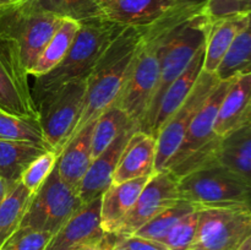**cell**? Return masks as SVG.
<instances>
[{"label":"cell","instance_id":"cell-1","mask_svg":"<svg viewBox=\"0 0 251 250\" xmlns=\"http://www.w3.org/2000/svg\"><path fill=\"white\" fill-rule=\"evenodd\" d=\"M142 27L123 26L107 44L86 77L82 113L70 139L83 129L86 124L95 120L103 110L114 104L135 55L142 44Z\"/></svg>","mask_w":251,"mask_h":250},{"label":"cell","instance_id":"cell-2","mask_svg":"<svg viewBox=\"0 0 251 250\" xmlns=\"http://www.w3.org/2000/svg\"><path fill=\"white\" fill-rule=\"evenodd\" d=\"M78 24L75 39L63 60L48 74L34 78L32 95L36 104L69 81L86 77L110 39L123 27L102 16Z\"/></svg>","mask_w":251,"mask_h":250},{"label":"cell","instance_id":"cell-3","mask_svg":"<svg viewBox=\"0 0 251 250\" xmlns=\"http://www.w3.org/2000/svg\"><path fill=\"white\" fill-rule=\"evenodd\" d=\"M178 193L179 198L198 208H250V181L217 162L179 176Z\"/></svg>","mask_w":251,"mask_h":250},{"label":"cell","instance_id":"cell-4","mask_svg":"<svg viewBox=\"0 0 251 250\" xmlns=\"http://www.w3.org/2000/svg\"><path fill=\"white\" fill-rule=\"evenodd\" d=\"M63 19L22 0L0 6V38L11 42L29 74Z\"/></svg>","mask_w":251,"mask_h":250},{"label":"cell","instance_id":"cell-5","mask_svg":"<svg viewBox=\"0 0 251 250\" xmlns=\"http://www.w3.org/2000/svg\"><path fill=\"white\" fill-rule=\"evenodd\" d=\"M83 206L77 190L59 176L56 167L32 195L20 227L53 235Z\"/></svg>","mask_w":251,"mask_h":250},{"label":"cell","instance_id":"cell-6","mask_svg":"<svg viewBox=\"0 0 251 250\" xmlns=\"http://www.w3.org/2000/svg\"><path fill=\"white\" fill-rule=\"evenodd\" d=\"M86 77L69 81L37 103L46 144L56 154L73 135L82 113Z\"/></svg>","mask_w":251,"mask_h":250},{"label":"cell","instance_id":"cell-7","mask_svg":"<svg viewBox=\"0 0 251 250\" xmlns=\"http://www.w3.org/2000/svg\"><path fill=\"white\" fill-rule=\"evenodd\" d=\"M249 237V207L199 208L196 237L189 250H237Z\"/></svg>","mask_w":251,"mask_h":250},{"label":"cell","instance_id":"cell-8","mask_svg":"<svg viewBox=\"0 0 251 250\" xmlns=\"http://www.w3.org/2000/svg\"><path fill=\"white\" fill-rule=\"evenodd\" d=\"M144 36V34H142ZM159 80V61L154 46L145 41L135 55L114 104L137 125L144 120Z\"/></svg>","mask_w":251,"mask_h":250},{"label":"cell","instance_id":"cell-9","mask_svg":"<svg viewBox=\"0 0 251 250\" xmlns=\"http://www.w3.org/2000/svg\"><path fill=\"white\" fill-rule=\"evenodd\" d=\"M217 76L213 73H202L199 76L193 90L183 103L176 109V112L164 122L156 136L157 149L154 159V172L166 169L172 157L178 151L183 142L184 136L193 122L194 117L201 105L208 97L218 82Z\"/></svg>","mask_w":251,"mask_h":250},{"label":"cell","instance_id":"cell-10","mask_svg":"<svg viewBox=\"0 0 251 250\" xmlns=\"http://www.w3.org/2000/svg\"><path fill=\"white\" fill-rule=\"evenodd\" d=\"M28 76L14 44L0 38V109L39 122Z\"/></svg>","mask_w":251,"mask_h":250},{"label":"cell","instance_id":"cell-11","mask_svg":"<svg viewBox=\"0 0 251 250\" xmlns=\"http://www.w3.org/2000/svg\"><path fill=\"white\" fill-rule=\"evenodd\" d=\"M179 199L178 176L167 168L153 172L136 202L112 234L130 237Z\"/></svg>","mask_w":251,"mask_h":250},{"label":"cell","instance_id":"cell-12","mask_svg":"<svg viewBox=\"0 0 251 250\" xmlns=\"http://www.w3.org/2000/svg\"><path fill=\"white\" fill-rule=\"evenodd\" d=\"M107 233L100 225V196L85 203L49 239L44 250H80L103 242Z\"/></svg>","mask_w":251,"mask_h":250},{"label":"cell","instance_id":"cell-13","mask_svg":"<svg viewBox=\"0 0 251 250\" xmlns=\"http://www.w3.org/2000/svg\"><path fill=\"white\" fill-rule=\"evenodd\" d=\"M135 130H139L136 124L127 126L102 153L92 159L77 189V194L83 205L102 196V194L112 185L113 176L123 150Z\"/></svg>","mask_w":251,"mask_h":250},{"label":"cell","instance_id":"cell-14","mask_svg":"<svg viewBox=\"0 0 251 250\" xmlns=\"http://www.w3.org/2000/svg\"><path fill=\"white\" fill-rule=\"evenodd\" d=\"M251 123V74H244L230 81L221 102L213 132L223 137Z\"/></svg>","mask_w":251,"mask_h":250},{"label":"cell","instance_id":"cell-15","mask_svg":"<svg viewBox=\"0 0 251 250\" xmlns=\"http://www.w3.org/2000/svg\"><path fill=\"white\" fill-rule=\"evenodd\" d=\"M156 149V137L141 130H135L123 150L113 183L152 175L154 172Z\"/></svg>","mask_w":251,"mask_h":250},{"label":"cell","instance_id":"cell-16","mask_svg":"<svg viewBox=\"0 0 251 250\" xmlns=\"http://www.w3.org/2000/svg\"><path fill=\"white\" fill-rule=\"evenodd\" d=\"M150 176L130 179L123 183H113L100 196V225L105 233H114L125 216L136 202L140 193Z\"/></svg>","mask_w":251,"mask_h":250},{"label":"cell","instance_id":"cell-17","mask_svg":"<svg viewBox=\"0 0 251 250\" xmlns=\"http://www.w3.org/2000/svg\"><path fill=\"white\" fill-rule=\"evenodd\" d=\"M176 4L179 0H108L102 17L120 26L146 27Z\"/></svg>","mask_w":251,"mask_h":250},{"label":"cell","instance_id":"cell-18","mask_svg":"<svg viewBox=\"0 0 251 250\" xmlns=\"http://www.w3.org/2000/svg\"><path fill=\"white\" fill-rule=\"evenodd\" d=\"M95 120L86 124L83 129L66 142L56 159L55 167L59 176L76 190L92 162L91 139Z\"/></svg>","mask_w":251,"mask_h":250},{"label":"cell","instance_id":"cell-19","mask_svg":"<svg viewBox=\"0 0 251 250\" xmlns=\"http://www.w3.org/2000/svg\"><path fill=\"white\" fill-rule=\"evenodd\" d=\"M249 24L250 14H235L210 20L203 46V71L215 74L235 36Z\"/></svg>","mask_w":251,"mask_h":250},{"label":"cell","instance_id":"cell-20","mask_svg":"<svg viewBox=\"0 0 251 250\" xmlns=\"http://www.w3.org/2000/svg\"><path fill=\"white\" fill-rule=\"evenodd\" d=\"M203 66V47L195 54L185 70L169 85L162 97L159 107L154 114L153 120L150 126L149 134L156 137L157 132L161 129L167 119L176 112V108L185 100L194 85L198 81L199 76L202 73Z\"/></svg>","mask_w":251,"mask_h":250},{"label":"cell","instance_id":"cell-21","mask_svg":"<svg viewBox=\"0 0 251 250\" xmlns=\"http://www.w3.org/2000/svg\"><path fill=\"white\" fill-rule=\"evenodd\" d=\"M216 161L251 183V123L221 137Z\"/></svg>","mask_w":251,"mask_h":250},{"label":"cell","instance_id":"cell-22","mask_svg":"<svg viewBox=\"0 0 251 250\" xmlns=\"http://www.w3.org/2000/svg\"><path fill=\"white\" fill-rule=\"evenodd\" d=\"M48 151V147L34 142L0 139V178L14 185L29 163Z\"/></svg>","mask_w":251,"mask_h":250},{"label":"cell","instance_id":"cell-23","mask_svg":"<svg viewBox=\"0 0 251 250\" xmlns=\"http://www.w3.org/2000/svg\"><path fill=\"white\" fill-rule=\"evenodd\" d=\"M78 27H80V24L77 21L63 19L60 26L54 32L51 38L49 39L48 43L46 44L43 50L37 58L28 75L36 78L53 70L68 54L78 31Z\"/></svg>","mask_w":251,"mask_h":250},{"label":"cell","instance_id":"cell-24","mask_svg":"<svg viewBox=\"0 0 251 250\" xmlns=\"http://www.w3.org/2000/svg\"><path fill=\"white\" fill-rule=\"evenodd\" d=\"M244 74H251L250 24L235 36L215 71L220 81H232Z\"/></svg>","mask_w":251,"mask_h":250},{"label":"cell","instance_id":"cell-25","mask_svg":"<svg viewBox=\"0 0 251 250\" xmlns=\"http://www.w3.org/2000/svg\"><path fill=\"white\" fill-rule=\"evenodd\" d=\"M131 124L135 123L125 114L124 110L115 104L103 110L96 118L95 126H93L92 139H91L92 159L102 153L117 139L118 135Z\"/></svg>","mask_w":251,"mask_h":250},{"label":"cell","instance_id":"cell-26","mask_svg":"<svg viewBox=\"0 0 251 250\" xmlns=\"http://www.w3.org/2000/svg\"><path fill=\"white\" fill-rule=\"evenodd\" d=\"M42 11L60 19L86 21L100 17L103 14L102 0H22Z\"/></svg>","mask_w":251,"mask_h":250},{"label":"cell","instance_id":"cell-27","mask_svg":"<svg viewBox=\"0 0 251 250\" xmlns=\"http://www.w3.org/2000/svg\"><path fill=\"white\" fill-rule=\"evenodd\" d=\"M32 194L17 181L0 202V248L20 227Z\"/></svg>","mask_w":251,"mask_h":250},{"label":"cell","instance_id":"cell-28","mask_svg":"<svg viewBox=\"0 0 251 250\" xmlns=\"http://www.w3.org/2000/svg\"><path fill=\"white\" fill-rule=\"evenodd\" d=\"M198 210L196 206L193 203L188 202V201L179 199L178 201L173 203L172 206L167 207L166 210L162 211L161 213L152 218L151 221L142 225L140 229L132 235H137V237L145 238V239L154 240V242L162 243L169 230L179 222L183 217H185L189 213L194 212Z\"/></svg>","mask_w":251,"mask_h":250},{"label":"cell","instance_id":"cell-29","mask_svg":"<svg viewBox=\"0 0 251 250\" xmlns=\"http://www.w3.org/2000/svg\"><path fill=\"white\" fill-rule=\"evenodd\" d=\"M0 139L34 142L48 147L39 122L16 117L2 109H0Z\"/></svg>","mask_w":251,"mask_h":250},{"label":"cell","instance_id":"cell-30","mask_svg":"<svg viewBox=\"0 0 251 250\" xmlns=\"http://www.w3.org/2000/svg\"><path fill=\"white\" fill-rule=\"evenodd\" d=\"M198 221L199 208L181 218L164 237L162 244L168 250H189L195 240Z\"/></svg>","mask_w":251,"mask_h":250},{"label":"cell","instance_id":"cell-31","mask_svg":"<svg viewBox=\"0 0 251 250\" xmlns=\"http://www.w3.org/2000/svg\"><path fill=\"white\" fill-rule=\"evenodd\" d=\"M56 159H58V154L53 151H48L42 154V156L37 157L25 169L20 181L32 195L41 188L44 180L51 173V171H53L56 164Z\"/></svg>","mask_w":251,"mask_h":250},{"label":"cell","instance_id":"cell-32","mask_svg":"<svg viewBox=\"0 0 251 250\" xmlns=\"http://www.w3.org/2000/svg\"><path fill=\"white\" fill-rule=\"evenodd\" d=\"M51 234L31 228L19 227L1 245L0 250H44Z\"/></svg>","mask_w":251,"mask_h":250},{"label":"cell","instance_id":"cell-33","mask_svg":"<svg viewBox=\"0 0 251 250\" xmlns=\"http://www.w3.org/2000/svg\"><path fill=\"white\" fill-rule=\"evenodd\" d=\"M205 12L211 20L239 14L237 0H207Z\"/></svg>","mask_w":251,"mask_h":250},{"label":"cell","instance_id":"cell-34","mask_svg":"<svg viewBox=\"0 0 251 250\" xmlns=\"http://www.w3.org/2000/svg\"><path fill=\"white\" fill-rule=\"evenodd\" d=\"M115 237V244L122 245L126 250H168L162 243L154 242V240L145 239V238L137 237V235H130V237L119 238Z\"/></svg>","mask_w":251,"mask_h":250},{"label":"cell","instance_id":"cell-35","mask_svg":"<svg viewBox=\"0 0 251 250\" xmlns=\"http://www.w3.org/2000/svg\"><path fill=\"white\" fill-rule=\"evenodd\" d=\"M115 244V237L114 234H110V233H107L105 238L103 239V242H100V244L96 245H90V247L82 248L80 250H110Z\"/></svg>","mask_w":251,"mask_h":250},{"label":"cell","instance_id":"cell-36","mask_svg":"<svg viewBox=\"0 0 251 250\" xmlns=\"http://www.w3.org/2000/svg\"><path fill=\"white\" fill-rule=\"evenodd\" d=\"M237 2L239 14H250L251 0H237Z\"/></svg>","mask_w":251,"mask_h":250},{"label":"cell","instance_id":"cell-37","mask_svg":"<svg viewBox=\"0 0 251 250\" xmlns=\"http://www.w3.org/2000/svg\"><path fill=\"white\" fill-rule=\"evenodd\" d=\"M14 185H12V184H9L7 181H5L2 178H0V202L4 200V198L6 196V194L9 193L10 189H11Z\"/></svg>","mask_w":251,"mask_h":250},{"label":"cell","instance_id":"cell-38","mask_svg":"<svg viewBox=\"0 0 251 250\" xmlns=\"http://www.w3.org/2000/svg\"><path fill=\"white\" fill-rule=\"evenodd\" d=\"M237 250H251V237L247 238V239L242 243V245H240Z\"/></svg>","mask_w":251,"mask_h":250},{"label":"cell","instance_id":"cell-39","mask_svg":"<svg viewBox=\"0 0 251 250\" xmlns=\"http://www.w3.org/2000/svg\"><path fill=\"white\" fill-rule=\"evenodd\" d=\"M207 0H179V2H186V4H195V5H200V4H206Z\"/></svg>","mask_w":251,"mask_h":250},{"label":"cell","instance_id":"cell-40","mask_svg":"<svg viewBox=\"0 0 251 250\" xmlns=\"http://www.w3.org/2000/svg\"><path fill=\"white\" fill-rule=\"evenodd\" d=\"M17 1V0H0V6L2 5H7V4H12V2Z\"/></svg>","mask_w":251,"mask_h":250},{"label":"cell","instance_id":"cell-41","mask_svg":"<svg viewBox=\"0 0 251 250\" xmlns=\"http://www.w3.org/2000/svg\"><path fill=\"white\" fill-rule=\"evenodd\" d=\"M110 250H126L125 249V248H123L122 245H119V244H114V247L112 248V249Z\"/></svg>","mask_w":251,"mask_h":250},{"label":"cell","instance_id":"cell-42","mask_svg":"<svg viewBox=\"0 0 251 250\" xmlns=\"http://www.w3.org/2000/svg\"><path fill=\"white\" fill-rule=\"evenodd\" d=\"M102 1H103V4H104V2H105V1H108V0H102Z\"/></svg>","mask_w":251,"mask_h":250}]
</instances>
